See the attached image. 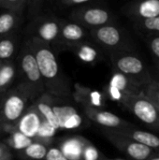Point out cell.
<instances>
[{
	"label": "cell",
	"mask_w": 159,
	"mask_h": 160,
	"mask_svg": "<svg viewBox=\"0 0 159 160\" xmlns=\"http://www.w3.org/2000/svg\"><path fill=\"white\" fill-rule=\"evenodd\" d=\"M105 158L102 154L89 141L86 142L83 151H82V160H103Z\"/></svg>",
	"instance_id": "obj_29"
},
{
	"label": "cell",
	"mask_w": 159,
	"mask_h": 160,
	"mask_svg": "<svg viewBox=\"0 0 159 160\" xmlns=\"http://www.w3.org/2000/svg\"><path fill=\"white\" fill-rule=\"evenodd\" d=\"M2 63H3V62H1V61H0V67H1V65H2Z\"/></svg>",
	"instance_id": "obj_37"
},
{
	"label": "cell",
	"mask_w": 159,
	"mask_h": 160,
	"mask_svg": "<svg viewBox=\"0 0 159 160\" xmlns=\"http://www.w3.org/2000/svg\"><path fill=\"white\" fill-rule=\"evenodd\" d=\"M26 33L30 38H36L60 50V19L54 15L45 14L33 18L26 27Z\"/></svg>",
	"instance_id": "obj_7"
},
{
	"label": "cell",
	"mask_w": 159,
	"mask_h": 160,
	"mask_svg": "<svg viewBox=\"0 0 159 160\" xmlns=\"http://www.w3.org/2000/svg\"><path fill=\"white\" fill-rule=\"evenodd\" d=\"M147 160H159V152H156L154 155H152Z\"/></svg>",
	"instance_id": "obj_34"
},
{
	"label": "cell",
	"mask_w": 159,
	"mask_h": 160,
	"mask_svg": "<svg viewBox=\"0 0 159 160\" xmlns=\"http://www.w3.org/2000/svg\"><path fill=\"white\" fill-rule=\"evenodd\" d=\"M72 97L82 107H90L95 109H102L106 103L105 94L76 83L72 91Z\"/></svg>",
	"instance_id": "obj_16"
},
{
	"label": "cell",
	"mask_w": 159,
	"mask_h": 160,
	"mask_svg": "<svg viewBox=\"0 0 159 160\" xmlns=\"http://www.w3.org/2000/svg\"><path fill=\"white\" fill-rule=\"evenodd\" d=\"M29 98L19 83L10 88L0 104V135H9L30 106Z\"/></svg>",
	"instance_id": "obj_3"
},
{
	"label": "cell",
	"mask_w": 159,
	"mask_h": 160,
	"mask_svg": "<svg viewBox=\"0 0 159 160\" xmlns=\"http://www.w3.org/2000/svg\"><path fill=\"white\" fill-rule=\"evenodd\" d=\"M112 70L132 78L143 85L154 78L148 71L142 59L134 52H119L109 54Z\"/></svg>",
	"instance_id": "obj_5"
},
{
	"label": "cell",
	"mask_w": 159,
	"mask_h": 160,
	"mask_svg": "<svg viewBox=\"0 0 159 160\" xmlns=\"http://www.w3.org/2000/svg\"><path fill=\"white\" fill-rule=\"evenodd\" d=\"M92 41L108 54L119 52H134V43L126 29L117 23L89 30Z\"/></svg>",
	"instance_id": "obj_4"
},
{
	"label": "cell",
	"mask_w": 159,
	"mask_h": 160,
	"mask_svg": "<svg viewBox=\"0 0 159 160\" xmlns=\"http://www.w3.org/2000/svg\"><path fill=\"white\" fill-rule=\"evenodd\" d=\"M144 40L154 57L159 62V35L145 38Z\"/></svg>",
	"instance_id": "obj_30"
},
{
	"label": "cell",
	"mask_w": 159,
	"mask_h": 160,
	"mask_svg": "<svg viewBox=\"0 0 159 160\" xmlns=\"http://www.w3.org/2000/svg\"><path fill=\"white\" fill-rule=\"evenodd\" d=\"M36 58L45 93L57 98L66 99L72 97V88L68 78L63 73L54 50L47 43L28 37L26 38Z\"/></svg>",
	"instance_id": "obj_1"
},
{
	"label": "cell",
	"mask_w": 159,
	"mask_h": 160,
	"mask_svg": "<svg viewBox=\"0 0 159 160\" xmlns=\"http://www.w3.org/2000/svg\"><path fill=\"white\" fill-rule=\"evenodd\" d=\"M136 32L141 34L143 38L159 35V16L150 19L132 21Z\"/></svg>",
	"instance_id": "obj_23"
},
{
	"label": "cell",
	"mask_w": 159,
	"mask_h": 160,
	"mask_svg": "<svg viewBox=\"0 0 159 160\" xmlns=\"http://www.w3.org/2000/svg\"><path fill=\"white\" fill-rule=\"evenodd\" d=\"M18 47V37L16 34L0 38V61L9 62L16 52Z\"/></svg>",
	"instance_id": "obj_24"
},
{
	"label": "cell",
	"mask_w": 159,
	"mask_h": 160,
	"mask_svg": "<svg viewBox=\"0 0 159 160\" xmlns=\"http://www.w3.org/2000/svg\"><path fill=\"white\" fill-rule=\"evenodd\" d=\"M144 96L159 110V81L153 79L148 84L145 85Z\"/></svg>",
	"instance_id": "obj_28"
},
{
	"label": "cell",
	"mask_w": 159,
	"mask_h": 160,
	"mask_svg": "<svg viewBox=\"0 0 159 160\" xmlns=\"http://www.w3.org/2000/svg\"><path fill=\"white\" fill-rule=\"evenodd\" d=\"M6 93H7V92H6ZM6 93H0V104H1V102H2V100H3V98H4Z\"/></svg>",
	"instance_id": "obj_35"
},
{
	"label": "cell",
	"mask_w": 159,
	"mask_h": 160,
	"mask_svg": "<svg viewBox=\"0 0 159 160\" xmlns=\"http://www.w3.org/2000/svg\"><path fill=\"white\" fill-rule=\"evenodd\" d=\"M113 160H120V159H113Z\"/></svg>",
	"instance_id": "obj_39"
},
{
	"label": "cell",
	"mask_w": 159,
	"mask_h": 160,
	"mask_svg": "<svg viewBox=\"0 0 159 160\" xmlns=\"http://www.w3.org/2000/svg\"><path fill=\"white\" fill-rule=\"evenodd\" d=\"M69 19L88 30L117 23L116 16L112 11L106 8L95 6L93 3L73 8L70 12Z\"/></svg>",
	"instance_id": "obj_6"
},
{
	"label": "cell",
	"mask_w": 159,
	"mask_h": 160,
	"mask_svg": "<svg viewBox=\"0 0 159 160\" xmlns=\"http://www.w3.org/2000/svg\"><path fill=\"white\" fill-rule=\"evenodd\" d=\"M28 0H0V8L11 13L22 15L27 8Z\"/></svg>",
	"instance_id": "obj_27"
},
{
	"label": "cell",
	"mask_w": 159,
	"mask_h": 160,
	"mask_svg": "<svg viewBox=\"0 0 159 160\" xmlns=\"http://www.w3.org/2000/svg\"><path fill=\"white\" fill-rule=\"evenodd\" d=\"M145 85L140 82L113 71L109 84L105 88V96L112 101L122 105V103L131 96L143 94Z\"/></svg>",
	"instance_id": "obj_8"
},
{
	"label": "cell",
	"mask_w": 159,
	"mask_h": 160,
	"mask_svg": "<svg viewBox=\"0 0 159 160\" xmlns=\"http://www.w3.org/2000/svg\"><path fill=\"white\" fill-rule=\"evenodd\" d=\"M122 12L131 21L158 17L159 0H144L129 3L122 8Z\"/></svg>",
	"instance_id": "obj_14"
},
{
	"label": "cell",
	"mask_w": 159,
	"mask_h": 160,
	"mask_svg": "<svg viewBox=\"0 0 159 160\" xmlns=\"http://www.w3.org/2000/svg\"><path fill=\"white\" fill-rule=\"evenodd\" d=\"M66 50H69L81 61L87 64H95L103 58V52L94 42L88 40L69 45Z\"/></svg>",
	"instance_id": "obj_17"
},
{
	"label": "cell",
	"mask_w": 159,
	"mask_h": 160,
	"mask_svg": "<svg viewBox=\"0 0 159 160\" xmlns=\"http://www.w3.org/2000/svg\"><path fill=\"white\" fill-rule=\"evenodd\" d=\"M17 68L21 78L19 84L25 90L32 104L45 94V88L36 58L26 40L20 51Z\"/></svg>",
	"instance_id": "obj_2"
},
{
	"label": "cell",
	"mask_w": 159,
	"mask_h": 160,
	"mask_svg": "<svg viewBox=\"0 0 159 160\" xmlns=\"http://www.w3.org/2000/svg\"><path fill=\"white\" fill-rule=\"evenodd\" d=\"M35 107V109L38 112V113L41 115L43 120L47 122L49 125H51L55 130L60 129L58 121L56 119V116L54 114L52 104V96L48 94H44L42 97H40L37 100H36L34 103H32Z\"/></svg>",
	"instance_id": "obj_20"
},
{
	"label": "cell",
	"mask_w": 159,
	"mask_h": 160,
	"mask_svg": "<svg viewBox=\"0 0 159 160\" xmlns=\"http://www.w3.org/2000/svg\"><path fill=\"white\" fill-rule=\"evenodd\" d=\"M157 73H158V77H159V62H157Z\"/></svg>",
	"instance_id": "obj_36"
},
{
	"label": "cell",
	"mask_w": 159,
	"mask_h": 160,
	"mask_svg": "<svg viewBox=\"0 0 159 160\" xmlns=\"http://www.w3.org/2000/svg\"><path fill=\"white\" fill-rule=\"evenodd\" d=\"M49 146L51 145H47L38 141H34L28 147L20 151L19 155L27 159L42 160L46 157Z\"/></svg>",
	"instance_id": "obj_25"
},
{
	"label": "cell",
	"mask_w": 159,
	"mask_h": 160,
	"mask_svg": "<svg viewBox=\"0 0 159 160\" xmlns=\"http://www.w3.org/2000/svg\"><path fill=\"white\" fill-rule=\"evenodd\" d=\"M101 131L112 144H113L119 151L127 155L130 159L147 160L157 152L124 135L115 132L112 129L102 128Z\"/></svg>",
	"instance_id": "obj_10"
},
{
	"label": "cell",
	"mask_w": 159,
	"mask_h": 160,
	"mask_svg": "<svg viewBox=\"0 0 159 160\" xmlns=\"http://www.w3.org/2000/svg\"><path fill=\"white\" fill-rule=\"evenodd\" d=\"M121 106L150 128L159 131V110L144 94L128 97Z\"/></svg>",
	"instance_id": "obj_9"
},
{
	"label": "cell",
	"mask_w": 159,
	"mask_h": 160,
	"mask_svg": "<svg viewBox=\"0 0 159 160\" xmlns=\"http://www.w3.org/2000/svg\"><path fill=\"white\" fill-rule=\"evenodd\" d=\"M88 36L89 30L81 24L70 20L60 19V50H66L69 45L84 41Z\"/></svg>",
	"instance_id": "obj_13"
},
{
	"label": "cell",
	"mask_w": 159,
	"mask_h": 160,
	"mask_svg": "<svg viewBox=\"0 0 159 160\" xmlns=\"http://www.w3.org/2000/svg\"><path fill=\"white\" fill-rule=\"evenodd\" d=\"M88 140L82 136L66 138L59 144V149L68 160H82V151Z\"/></svg>",
	"instance_id": "obj_19"
},
{
	"label": "cell",
	"mask_w": 159,
	"mask_h": 160,
	"mask_svg": "<svg viewBox=\"0 0 159 160\" xmlns=\"http://www.w3.org/2000/svg\"><path fill=\"white\" fill-rule=\"evenodd\" d=\"M18 75V68L14 62H4L0 67V93H6Z\"/></svg>",
	"instance_id": "obj_22"
},
{
	"label": "cell",
	"mask_w": 159,
	"mask_h": 160,
	"mask_svg": "<svg viewBox=\"0 0 159 160\" xmlns=\"http://www.w3.org/2000/svg\"><path fill=\"white\" fill-rule=\"evenodd\" d=\"M52 104L60 129H77L83 126V118L74 106L53 97H52Z\"/></svg>",
	"instance_id": "obj_11"
},
{
	"label": "cell",
	"mask_w": 159,
	"mask_h": 160,
	"mask_svg": "<svg viewBox=\"0 0 159 160\" xmlns=\"http://www.w3.org/2000/svg\"><path fill=\"white\" fill-rule=\"evenodd\" d=\"M44 160H68L57 146H49Z\"/></svg>",
	"instance_id": "obj_32"
},
{
	"label": "cell",
	"mask_w": 159,
	"mask_h": 160,
	"mask_svg": "<svg viewBox=\"0 0 159 160\" xmlns=\"http://www.w3.org/2000/svg\"><path fill=\"white\" fill-rule=\"evenodd\" d=\"M83 113L88 120L96 123L97 125L102 127V128L107 129H120L124 128L132 127L130 123L125 119L119 117L118 115L104 111L103 109H95L90 107H82Z\"/></svg>",
	"instance_id": "obj_12"
},
{
	"label": "cell",
	"mask_w": 159,
	"mask_h": 160,
	"mask_svg": "<svg viewBox=\"0 0 159 160\" xmlns=\"http://www.w3.org/2000/svg\"><path fill=\"white\" fill-rule=\"evenodd\" d=\"M103 160H111V159H106V158H104V159Z\"/></svg>",
	"instance_id": "obj_38"
},
{
	"label": "cell",
	"mask_w": 159,
	"mask_h": 160,
	"mask_svg": "<svg viewBox=\"0 0 159 160\" xmlns=\"http://www.w3.org/2000/svg\"><path fill=\"white\" fill-rule=\"evenodd\" d=\"M42 122L43 118L41 115L33 105H30L18 122L14 130H17L25 137L35 141Z\"/></svg>",
	"instance_id": "obj_15"
},
{
	"label": "cell",
	"mask_w": 159,
	"mask_h": 160,
	"mask_svg": "<svg viewBox=\"0 0 159 160\" xmlns=\"http://www.w3.org/2000/svg\"><path fill=\"white\" fill-rule=\"evenodd\" d=\"M115 132L124 135L150 149L159 152V137L155 135L154 133L137 129L133 126L128 128H124L120 129H112Z\"/></svg>",
	"instance_id": "obj_18"
},
{
	"label": "cell",
	"mask_w": 159,
	"mask_h": 160,
	"mask_svg": "<svg viewBox=\"0 0 159 160\" xmlns=\"http://www.w3.org/2000/svg\"><path fill=\"white\" fill-rule=\"evenodd\" d=\"M22 15L4 11L0 14V38L15 34L17 28L21 25Z\"/></svg>",
	"instance_id": "obj_21"
},
{
	"label": "cell",
	"mask_w": 159,
	"mask_h": 160,
	"mask_svg": "<svg viewBox=\"0 0 159 160\" xmlns=\"http://www.w3.org/2000/svg\"><path fill=\"white\" fill-rule=\"evenodd\" d=\"M0 160H13V155L9 147L0 142Z\"/></svg>",
	"instance_id": "obj_33"
},
{
	"label": "cell",
	"mask_w": 159,
	"mask_h": 160,
	"mask_svg": "<svg viewBox=\"0 0 159 160\" xmlns=\"http://www.w3.org/2000/svg\"><path fill=\"white\" fill-rule=\"evenodd\" d=\"M93 3V1L90 0H61L59 2H57V5L59 6V8H76L79 7H82L88 4Z\"/></svg>",
	"instance_id": "obj_31"
},
{
	"label": "cell",
	"mask_w": 159,
	"mask_h": 160,
	"mask_svg": "<svg viewBox=\"0 0 159 160\" xmlns=\"http://www.w3.org/2000/svg\"><path fill=\"white\" fill-rule=\"evenodd\" d=\"M33 142H34V140L25 137L24 135L18 132L17 130H13L8 135L6 144L9 147L10 150L13 149V150L20 152V151L25 149L26 147H28Z\"/></svg>",
	"instance_id": "obj_26"
}]
</instances>
